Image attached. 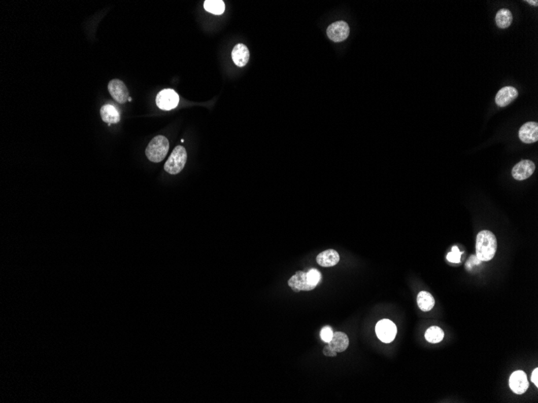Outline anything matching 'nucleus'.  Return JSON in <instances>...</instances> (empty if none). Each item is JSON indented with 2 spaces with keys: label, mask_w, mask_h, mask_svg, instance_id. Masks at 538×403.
Returning <instances> with one entry per match:
<instances>
[{
  "label": "nucleus",
  "mask_w": 538,
  "mask_h": 403,
  "mask_svg": "<svg viewBox=\"0 0 538 403\" xmlns=\"http://www.w3.org/2000/svg\"><path fill=\"white\" fill-rule=\"evenodd\" d=\"M497 249L495 234L488 230L479 233L476 238V257L480 261L488 262L493 259Z\"/></svg>",
  "instance_id": "f257e3e1"
},
{
  "label": "nucleus",
  "mask_w": 538,
  "mask_h": 403,
  "mask_svg": "<svg viewBox=\"0 0 538 403\" xmlns=\"http://www.w3.org/2000/svg\"><path fill=\"white\" fill-rule=\"evenodd\" d=\"M170 150V142L168 138L163 135H158L152 138L147 146L145 154L148 160L152 163H160L165 158Z\"/></svg>",
  "instance_id": "f03ea898"
},
{
  "label": "nucleus",
  "mask_w": 538,
  "mask_h": 403,
  "mask_svg": "<svg viewBox=\"0 0 538 403\" xmlns=\"http://www.w3.org/2000/svg\"><path fill=\"white\" fill-rule=\"evenodd\" d=\"M187 161V152L182 146H177L164 164V170L171 175H177L185 168Z\"/></svg>",
  "instance_id": "7ed1b4c3"
},
{
  "label": "nucleus",
  "mask_w": 538,
  "mask_h": 403,
  "mask_svg": "<svg viewBox=\"0 0 538 403\" xmlns=\"http://www.w3.org/2000/svg\"><path fill=\"white\" fill-rule=\"evenodd\" d=\"M376 333L379 339L384 343H390L395 339L397 328L393 322L389 319H382L376 326Z\"/></svg>",
  "instance_id": "20e7f679"
},
{
  "label": "nucleus",
  "mask_w": 538,
  "mask_h": 403,
  "mask_svg": "<svg viewBox=\"0 0 538 403\" xmlns=\"http://www.w3.org/2000/svg\"><path fill=\"white\" fill-rule=\"evenodd\" d=\"M179 96L174 90L166 89L157 94L156 102L160 109L170 111L177 107V105L179 103Z\"/></svg>",
  "instance_id": "39448f33"
},
{
  "label": "nucleus",
  "mask_w": 538,
  "mask_h": 403,
  "mask_svg": "<svg viewBox=\"0 0 538 403\" xmlns=\"http://www.w3.org/2000/svg\"><path fill=\"white\" fill-rule=\"evenodd\" d=\"M326 33L333 42H341L345 41L349 35V25L344 21L335 22L328 27Z\"/></svg>",
  "instance_id": "423d86ee"
},
{
  "label": "nucleus",
  "mask_w": 538,
  "mask_h": 403,
  "mask_svg": "<svg viewBox=\"0 0 538 403\" xmlns=\"http://www.w3.org/2000/svg\"><path fill=\"white\" fill-rule=\"evenodd\" d=\"M108 91L112 98L119 103L123 104L128 101L129 93L127 86L119 79H113L108 84Z\"/></svg>",
  "instance_id": "0eeeda50"
},
{
  "label": "nucleus",
  "mask_w": 538,
  "mask_h": 403,
  "mask_svg": "<svg viewBox=\"0 0 538 403\" xmlns=\"http://www.w3.org/2000/svg\"><path fill=\"white\" fill-rule=\"evenodd\" d=\"M509 386L511 388V390L517 394H522L525 393L528 388L526 374L521 370H517L513 373L509 379Z\"/></svg>",
  "instance_id": "6e6552de"
},
{
  "label": "nucleus",
  "mask_w": 538,
  "mask_h": 403,
  "mask_svg": "<svg viewBox=\"0 0 538 403\" xmlns=\"http://www.w3.org/2000/svg\"><path fill=\"white\" fill-rule=\"evenodd\" d=\"M535 171V164L531 160H524L515 166L512 171L513 178L517 180H524L530 177Z\"/></svg>",
  "instance_id": "1a4fd4ad"
},
{
  "label": "nucleus",
  "mask_w": 538,
  "mask_h": 403,
  "mask_svg": "<svg viewBox=\"0 0 538 403\" xmlns=\"http://www.w3.org/2000/svg\"><path fill=\"white\" fill-rule=\"evenodd\" d=\"M288 283L291 288L296 292H299L300 290H311L316 287L310 284L307 279L306 272L304 271H297L295 273V275L291 277Z\"/></svg>",
  "instance_id": "9d476101"
},
{
  "label": "nucleus",
  "mask_w": 538,
  "mask_h": 403,
  "mask_svg": "<svg viewBox=\"0 0 538 403\" xmlns=\"http://www.w3.org/2000/svg\"><path fill=\"white\" fill-rule=\"evenodd\" d=\"M519 138L525 143H533L538 140V124L528 122L523 125L519 131Z\"/></svg>",
  "instance_id": "9b49d317"
},
{
  "label": "nucleus",
  "mask_w": 538,
  "mask_h": 403,
  "mask_svg": "<svg viewBox=\"0 0 538 403\" xmlns=\"http://www.w3.org/2000/svg\"><path fill=\"white\" fill-rule=\"evenodd\" d=\"M518 96L517 89L512 86H506L499 90L495 97V103L500 107H505L514 101Z\"/></svg>",
  "instance_id": "f8f14e48"
},
{
  "label": "nucleus",
  "mask_w": 538,
  "mask_h": 403,
  "mask_svg": "<svg viewBox=\"0 0 538 403\" xmlns=\"http://www.w3.org/2000/svg\"><path fill=\"white\" fill-rule=\"evenodd\" d=\"M231 57L237 66H245L246 64H248L250 58V53L248 47L244 44H238L236 45L231 53Z\"/></svg>",
  "instance_id": "ddd939ff"
},
{
  "label": "nucleus",
  "mask_w": 538,
  "mask_h": 403,
  "mask_svg": "<svg viewBox=\"0 0 538 403\" xmlns=\"http://www.w3.org/2000/svg\"><path fill=\"white\" fill-rule=\"evenodd\" d=\"M328 345L335 351L336 353H342L344 352L348 348L349 345V338L347 334L342 332H335L333 333L332 339L328 343Z\"/></svg>",
  "instance_id": "4468645a"
},
{
  "label": "nucleus",
  "mask_w": 538,
  "mask_h": 403,
  "mask_svg": "<svg viewBox=\"0 0 538 403\" xmlns=\"http://www.w3.org/2000/svg\"><path fill=\"white\" fill-rule=\"evenodd\" d=\"M340 254L334 249H327L317 256V263L321 267H330L335 266L340 262Z\"/></svg>",
  "instance_id": "2eb2a0df"
},
{
  "label": "nucleus",
  "mask_w": 538,
  "mask_h": 403,
  "mask_svg": "<svg viewBox=\"0 0 538 403\" xmlns=\"http://www.w3.org/2000/svg\"><path fill=\"white\" fill-rule=\"evenodd\" d=\"M100 115L103 121L108 123L109 126H111V124H116L121 119L118 109L111 105H104L100 109Z\"/></svg>",
  "instance_id": "dca6fc26"
},
{
  "label": "nucleus",
  "mask_w": 538,
  "mask_h": 403,
  "mask_svg": "<svg viewBox=\"0 0 538 403\" xmlns=\"http://www.w3.org/2000/svg\"><path fill=\"white\" fill-rule=\"evenodd\" d=\"M417 302L420 309L423 312H429L435 304L433 296L427 291H421L417 296Z\"/></svg>",
  "instance_id": "f3484780"
},
{
  "label": "nucleus",
  "mask_w": 538,
  "mask_h": 403,
  "mask_svg": "<svg viewBox=\"0 0 538 403\" xmlns=\"http://www.w3.org/2000/svg\"><path fill=\"white\" fill-rule=\"evenodd\" d=\"M513 14L509 9H500L495 16V23L499 28H507L513 23Z\"/></svg>",
  "instance_id": "a211bd4d"
},
{
  "label": "nucleus",
  "mask_w": 538,
  "mask_h": 403,
  "mask_svg": "<svg viewBox=\"0 0 538 403\" xmlns=\"http://www.w3.org/2000/svg\"><path fill=\"white\" fill-rule=\"evenodd\" d=\"M204 8L207 12L215 15H222L225 11V4L222 0H206Z\"/></svg>",
  "instance_id": "6ab92c4d"
},
{
  "label": "nucleus",
  "mask_w": 538,
  "mask_h": 403,
  "mask_svg": "<svg viewBox=\"0 0 538 403\" xmlns=\"http://www.w3.org/2000/svg\"><path fill=\"white\" fill-rule=\"evenodd\" d=\"M425 337L426 341H429V343L437 344L443 341L444 338V332L440 327L433 326L428 328L427 331L425 332Z\"/></svg>",
  "instance_id": "aec40b11"
},
{
  "label": "nucleus",
  "mask_w": 538,
  "mask_h": 403,
  "mask_svg": "<svg viewBox=\"0 0 538 403\" xmlns=\"http://www.w3.org/2000/svg\"><path fill=\"white\" fill-rule=\"evenodd\" d=\"M306 275H307L309 282L314 286H318L320 281L322 279L321 273L315 268L310 269L308 272H306Z\"/></svg>",
  "instance_id": "412c9836"
},
{
  "label": "nucleus",
  "mask_w": 538,
  "mask_h": 403,
  "mask_svg": "<svg viewBox=\"0 0 538 403\" xmlns=\"http://www.w3.org/2000/svg\"><path fill=\"white\" fill-rule=\"evenodd\" d=\"M461 255L462 252L458 248L457 246H453L452 250L447 254V259L450 263H459L461 262Z\"/></svg>",
  "instance_id": "4be33fe9"
},
{
  "label": "nucleus",
  "mask_w": 538,
  "mask_h": 403,
  "mask_svg": "<svg viewBox=\"0 0 538 403\" xmlns=\"http://www.w3.org/2000/svg\"><path fill=\"white\" fill-rule=\"evenodd\" d=\"M333 334V329H332L331 327H330V326H325V327H322V330H321V333H320L321 339H322L324 342L327 343V344L330 342V340L332 339Z\"/></svg>",
  "instance_id": "5701e85b"
},
{
  "label": "nucleus",
  "mask_w": 538,
  "mask_h": 403,
  "mask_svg": "<svg viewBox=\"0 0 538 403\" xmlns=\"http://www.w3.org/2000/svg\"><path fill=\"white\" fill-rule=\"evenodd\" d=\"M480 263H481V261H480V259H478L476 256H472L470 259H469V261L466 263V268H467L468 270H472L473 266L478 265V264H480Z\"/></svg>",
  "instance_id": "b1692460"
},
{
  "label": "nucleus",
  "mask_w": 538,
  "mask_h": 403,
  "mask_svg": "<svg viewBox=\"0 0 538 403\" xmlns=\"http://www.w3.org/2000/svg\"><path fill=\"white\" fill-rule=\"evenodd\" d=\"M337 353L335 351H333V349L330 348L329 345H326V346L324 347L323 349V354L326 356H336Z\"/></svg>",
  "instance_id": "393cba45"
},
{
  "label": "nucleus",
  "mask_w": 538,
  "mask_h": 403,
  "mask_svg": "<svg viewBox=\"0 0 538 403\" xmlns=\"http://www.w3.org/2000/svg\"><path fill=\"white\" fill-rule=\"evenodd\" d=\"M531 380L532 382L535 384V386L537 387L538 386V369L536 368L533 370V372L532 374V377H531Z\"/></svg>",
  "instance_id": "a878e982"
},
{
  "label": "nucleus",
  "mask_w": 538,
  "mask_h": 403,
  "mask_svg": "<svg viewBox=\"0 0 538 403\" xmlns=\"http://www.w3.org/2000/svg\"><path fill=\"white\" fill-rule=\"evenodd\" d=\"M527 3H528V4H531V5H534V6H537L538 5V1H536V0H535V1H532V0H528V1H527Z\"/></svg>",
  "instance_id": "bb28decb"
},
{
  "label": "nucleus",
  "mask_w": 538,
  "mask_h": 403,
  "mask_svg": "<svg viewBox=\"0 0 538 403\" xmlns=\"http://www.w3.org/2000/svg\"><path fill=\"white\" fill-rule=\"evenodd\" d=\"M131 101V97H129L128 101Z\"/></svg>",
  "instance_id": "cd10ccee"
}]
</instances>
